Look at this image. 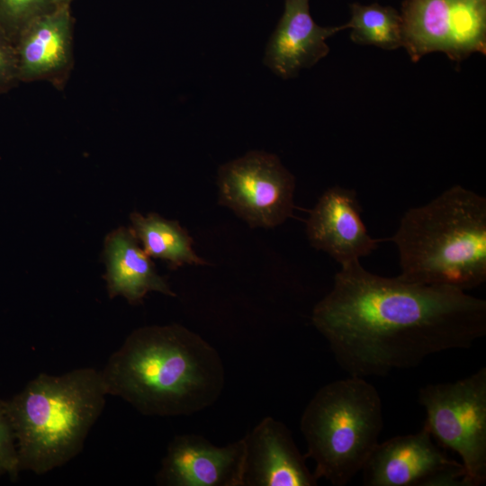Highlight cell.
Returning a JSON list of instances; mask_svg holds the SVG:
<instances>
[{"mask_svg": "<svg viewBox=\"0 0 486 486\" xmlns=\"http://www.w3.org/2000/svg\"><path fill=\"white\" fill-rule=\"evenodd\" d=\"M311 321L348 375L383 376L428 356L469 348L486 334V301L448 286L341 266Z\"/></svg>", "mask_w": 486, "mask_h": 486, "instance_id": "obj_1", "label": "cell"}, {"mask_svg": "<svg viewBox=\"0 0 486 486\" xmlns=\"http://www.w3.org/2000/svg\"><path fill=\"white\" fill-rule=\"evenodd\" d=\"M101 374L108 395L146 416H186L202 410L219 399L225 383L218 351L176 323L134 329Z\"/></svg>", "mask_w": 486, "mask_h": 486, "instance_id": "obj_2", "label": "cell"}, {"mask_svg": "<svg viewBox=\"0 0 486 486\" xmlns=\"http://www.w3.org/2000/svg\"><path fill=\"white\" fill-rule=\"evenodd\" d=\"M400 279L471 290L486 281V198L454 185L409 209L394 235Z\"/></svg>", "mask_w": 486, "mask_h": 486, "instance_id": "obj_3", "label": "cell"}, {"mask_svg": "<svg viewBox=\"0 0 486 486\" xmlns=\"http://www.w3.org/2000/svg\"><path fill=\"white\" fill-rule=\"evenodd\" d=\"M107 396L101 370L81 367L58 375L39 374L6 400L20 472L42 475L75 458Z\"/></svg>", "mask_w": 486, "mask_h": 486, "instance_id": "obj_4", "label": "cell"}, {"mask_svg": "<svg viewBox=\"0 0 486 486\" xmlns=\"http://www.w3.org/2000/svg\"><path fill=\"white\" fill-rule=\"evenodd\" d=\"M382 427L381 397L365 378L348 375L322 386L300 421L315 477L346 485L378 445Z\"/></svg>", "mask_w": 486, "mask_h": 486, "instance_id": "obj_5", "label": "cell"}, {"mask_svg": "<svg viewBox=\"0 0 486 486\" xmlns=\"http://www.w3.org/2000/svg\"><path fill=\"white\" fill-rule=\"evenodd\" d=\"M425 426L433 439L455 452L464 469V486L486 482V368L464 379L418 390Z\"/></svg>", "mask_w": 486, "mask_h": 486, "instance_id": "obj_6", "label": "cell"}, {"mask_svg": "<svg viewBox=\"0 0 486 486\" xmlns=\"http://www.w3.org/2000/svg\"><path fill=\"white\" fill-rule=\"evenodd\" d=\"M400 13L413 62L442 52L459 64L486 53V0H405Z\"/></svg>", "mask_w": 486, "mask_h": 486, "instance_id": "obj_7", "label": "cell"}, {"mask_svg": "<svg viewBox=\"0 0 486 486\" xmlns=\"http://www.w3.org/2000/svg\"><path fill=\"white\" fill-rule=\"evenodd\" d=\"M219 203L251 228H274L292 215L295 178L279 158L261 150L220 166Z\"/></svg>", "mask_w": 486, "mask_h": 486, "instance_id": "obj_8", "label": "cell"}, {"mask_svg": "<svg viewBox=\"0 0 486 486\" xmlns=\"http://www.w3.org/2000/svg\"><path fill=\"white\" fill-rule=\"evenodd\" d=\"M361 472L366 486H464V477L462 463L436 445L425 425L378 443Z\"/></svg>", "mask_w": 486, "mask_h": 486, "instance_id": "obj_9", "label": "cell"}, {"mask_svg": "<svg viewBox=\"0 0 486 486\" xmlns=\"http://www.w3.org/2000/svg\"><path fill=\"white\" fill-rule=\"evenodd\" d=\"M244 438L218 446L195 434L169 443L156 483L164 486H243Z\"/></svg>", "mask_w": 486, "mask_h": 486, "instance_id": "obj_10", "label": "cell"}, {"mask_svg": "<svg viewBox=\"0 0 486 486\" xmlns=\"http://www.w3.org/2000/svg\"><path fill=\"white\" fill-rule=\"evenodd\" d=\"M361 213L355 190L338 185L328 188L306 221L310 244L315 249L328 253L341 266L360 261L385 240L371 237Z\"/></svg>", "mask_w": 486, "mask_h": 486, "instance_id": "obj_11", "label": "cell"}, {"mask_svg": "<svg viewBox=\"0 0 486 486\" xmlns=\"http://www.w3.org/2000/svg\"><path fill=\"white\" fill-rule=\"evenodd\" d=\"M70 4L57 5L20 33L15 49L21 83L47 81L62 89L74 66Z\"/></svg>", "mask_w": 486, "mask_h": 486, "instance_id": "obj_12", "label": "cell"}, {"mask_svg": "<svg viewBox=\"0 0 486 486\" xmlns=\"http://www.w3.org/2000/svg\"><path fill=\"white\" fill-rule=\"evenodd\" d=\"M243 486H315L291 431L272 417L264 418L244 437Z\"/></svg>", "mask_w": 486, "mask_h": 486, "instance_id": "obj_13", "label": "cell"}, {"mask_svg": "<svg viewBox=\"0 0 486 486\" xmlns=\"http://www.w3.org/2000/svg\"><path fill=\"white\" fill-rule=\"evenodd\" d=\"M347 30L317 24L310 12V0H284V9L266 44L264 64L276 76L289 79L310 68L329 52L327 40Z\"/></svg>", "mask_w": 486, "mask_h": 486, "instance_id": "obj_14", "label": "cell"}, {"mask_svg": "<svg viewBox=\"0 0 486 486\" xmlns=\"http://www.w3.org/2000/svg\"><path fill=\"white\" fill-rule=\"evenodd\" d=\"M105 281L110 298L122 296L130 304L142 302L150 292L175 297L130 228L120 227L104 239Z\"/></svg>", "mask_w": 486, "mask_h": 486, "instance_id": "obj_15", "label": "cell"}, {"mask_svg": "<svg viewBox=\"0 0 486 486\" xmlns=\"http://www.w3.org/2000/svg\"><path fill=\"white\" fill-rule=\"evenodd\" d=\"M130 229L144 251L150 256L166 261L176 269L184 265L205 266L193 248V238L177 220H167L158 213L130 215Z\"/></svg>", "mask_w": 486, "mask_h": 486, "instance_id": "obj_16", "label": "cell"}, {"mask_svg": "<svg viewBox=\"0 0 486 486\" xmlns=\"http://www.w3.org/2000/svg\"><path fill=\"white\" fill-rule=\"evenodd\" d=\"M346 25L350 30V40L356 44L387 50L403 47L401 15L392 6L353 3Z\"/></svg>", "mask_w": 486, "mask_h": 486, "instance_id": "obj_17", "label": "cell"}, {"mask_svg": "<svg viewBox=\"0 0 486 486\" xmlns=\"http://www.w3.org/2000/svg\"><path fill=\"white\" fill-rule=\"evenodd\" d=\"M55 6L50 0H0V29L15 44L30 22Z\"/></svg>", "mask_w": 486, "mask_h": 486, "instance_id": "obj_18", "label": "cell"}, {"mask_svg": "<svg viewBox=\"0 0 486 486\" xmlns=\"http://www.w3.org/2000/svg\"><path fill=\"white\" fill-rule=\"evenodd\" d=\"M0 466L11 480L20 473L14 428L7 411L6 400L0 396Z\"/></svg>", "mask_w": 486, "mask_h": 486, "instance_id": "obj_19", "label": "cell"}, {"mask_svg": "<svg viewBox=\"0 0 486 486\" xmlns=\"http://www.w3.org/2000/svg\"><path fill=\"white\" fill-rule=\"evenodd\" d=\"M20 83L15 45L0 29V95Z\"/></svg>", "mask_w": 486, "mask_h": 486, "instance_id": "obj_20", "label": "cell"}, {"mask_svg": "<svg viewBox=\"0 0 486 486\" xmlns=\"http://www.w3.org/2000/svg\"><path fill=\"white\" fill-rule=\"evenodd\" d=\"M55 5L70 4L72 0H50Z\"/></svg>", "mask_w": 486, "mask_h": 486, "instance_id": "obj_21", "label": "cell"}, {"mask_svg": "<svg viewBox=\"0 0 486 486\" xmlns=\"http://www.w3.org/2000/svg\"><path fill=\"white\" fill-rule=\"evenodd\" d=\"M6 474L5 471L0 466V477Z\"/></svg>", "mask_w": 486, "mask_h": 486, "instance_id": "obj_22", "label": "cell"}]
</instances>
